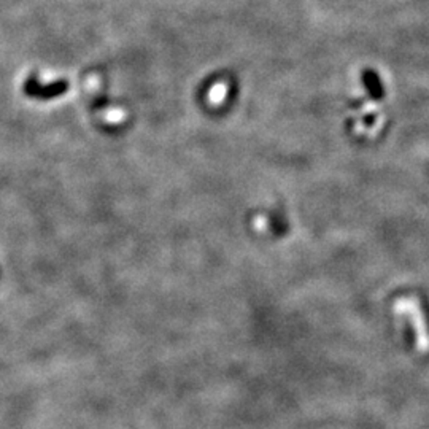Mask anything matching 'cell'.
<instances>
[{
	"label": "cell",
	"mask_w": 429,
	"mask_h": 429,
	"mask_svg": "<svg viewBox=\"0 0 429 429\" xmlns=\"http://www.w3.org/2000/svg\"><path fill=\"white\" fill-rule=\"evenodd\" d=\"M393 312L396 316H407L409 321H412L415 332V345L420 353L429 352V332L425 320V313L421 312L420 304L414 297H402L397 299L393 306Z\"/></svg>",
	"instance_id": "cell-1"
}]
</instances>
